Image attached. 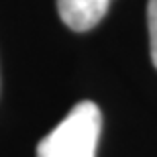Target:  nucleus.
Returning a JSON list of instances; mask_svg holds the SVG:
<instances>
[{
  "instance_id": "obj_2",
  "label": "nucleus",
  "mask_w": 157,
  "mask_h": 157,
  "mask_svg": "<svg viewBox=\"0 0 157 157\" xmlns=\"http://www.w3.org/2000/svg\"><path fill=\"white\" fill-rule=\"evenodd\" d=\"M112 0H57V12L71 31H90L104 18Z\"/></svg>"
},
{
  "instance_id": "obj_3",
  "label": "nucleus",
  "mask_w": 157,
  "mask_h": 157,
  "mask_svg": "<svg viewBox=\"0 0 157 157\" xmlns=\"http://www.w3.org/2000/svg\"><path fill=\"white\" fill-rule=\"evenodd\" d=\"M147 27H149V47L151 59L157 70V0H149L147 4Z\"/></svg>"
},
{
  "instance_id": "obj_1",
  "label": "nucleus",
  "mask_w": 157,
  "mask_h": 157,
  "mask_svg": "<svg viewBox=\"0 0 157 157\" xmlns=\"http://www.w3.org/2000/svg\"><path fill=\"white\" fill-rule=\"evenodd\" d=\"M102 128L98 104L78 102L63 121L37 145V157H96Z\"/></svg>"
}]
</instances>
